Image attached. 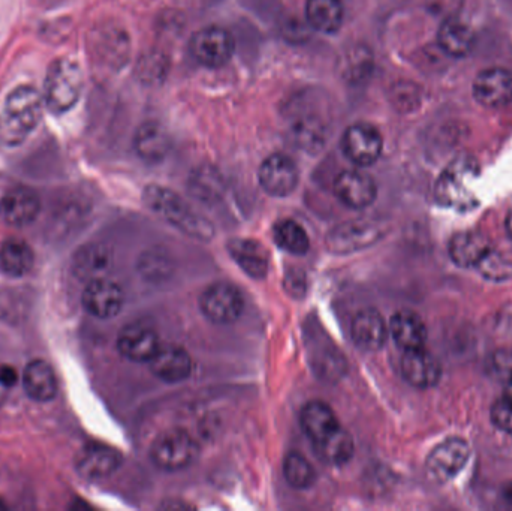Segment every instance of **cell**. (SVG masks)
Returning a JSON list of instances; mask_svg holds the SVG:
<instances>
[{
  "label": "cell",
  "instance_id": "obj_36",
  "mask_svg": "<svg viewBox=\"0 0 512 511\" xmlns=\"http://www.w3.org/2000/svg\"><path fill=\"white\" fill-rule=\"evenodd\" d=\"M492 422L496 428L512 434V395H505L493 404Z\"/></svg>",
  "mask_w": 512,
  "mask_h": 511
},
{
  "label": "cell",
  "instance_id": "obj_39",
  "mask_svg": "<svg viewBox=\"0 0 512 511\" xmlns=\"http://www.w3.org/2000/svg\"><path fill=\"white\" fill-rule=\"evenodd\" d=\"M396 101L399 102V105L402 108L414 107V105L417 104L418 101L417 92H415V89L412 86L399 87V92H397L396 95Z\"/></svg>",
  "mask_w": 512,
  "mask_h": 511
},
{
  "label": "cell",
  "instance_id": "obj_9",
  "mask_svg": "<svg viewBox=\"0 0 512 511\" xmlns=\"http://www.w3.org/2000/svg\"><path fill=\"white\" fill-rule=\"evenodd\" d=\"M258 179L267 194L286 197L297 188L300 173L297 164L289 156L274 153L262 162Z\"/></svg>",
  "mask_w": 512,
  "mask_h": 511
},
{
  "label": "cell",
  "instance_id": "obj_27",
  "mask_svg": "<svg viewBox=\"0 0 512 511\" xmlns=\"http://www.w3.org/2000/svg\"><path fill=\"white\" fill-rule=\"evenodd\" d=\"M110 264L111 255L105 246L86 245L75 254L72 270L81 281L92 282L105 278Z\"/></svg>",
  "mask_w": 512,
  "mask_h": 511
},
{
  "label": "cell",
  "instance_id": "obj_16",
  "mask_svg": "<svg viewBox=\"0 0 512 511\" xmlns=\"http://www.w3.org/2000/svg\"><path fill=\"white\" fill-rule=\"evenodd\" d=\"M41 201L35 191L26 186L9 189L0 201V215L11 227H26L38 218Z\"/></svg>",
  "mask_w": 512,
  "mask_h": 511
},
{
  "label": "cell",
  "instance_id": "obj_23",
  "mask_svg": "<svg viewBox=\"0 0 512 511\" xmlns=\"http://www.w3.org/2000/svg\"><path fill=\"white\" fill-rule=\"evenodd\" d=\"M228 251L251 278L261 279L267 275L270 255L262 243L251 239H237L228 243Z\"/></svg>",
  "mask_w": 512,
  "mask_h": 511
},
{
  "label": "cell",
  "instance_id": "obj_35",
  "mask_svg": "<svg viewBox=\"0 0 512 511\" xmlns=\"http://www.w3.org/2000/svg\"><path fill=\"white\" fill-rule=\"evenodd\" d=\"M489 372L498 383L512 387V350H498L490 356Z\"/></svg>",
  "mask_w": 512,
  "mask_h": 511
},
{
  "label": "cell",
  "instance_id": "obj_29",
  "mask_svg": "<svg viewBox=\"0 0 512 511\" xmlns=\"http://www.w3.org/2000/svg\"><path fill=\"white\" fill-rule=\"evenodd\" d=\"M35 255L32 248L20 239H8L0 246V269L12 278H21L32 270Z\"/></svg>",
  "mask_w": 512,
  "mask_h": 511
},
{
  "label": "cell",
  "instance_id": "obj_17",
  "mask_svg": "<svg viewBox=\"0 0 512 511\" xmlns=\"http://www.w3.org/2000/svg\"><path fill=\"white\" fill-rule=\"evenodd\" d=\"M402 374L411 386L417 389H430L438 384L442 369L438 359L429 351H405L402 359Z\"/></svg>",
  "mask_w": 512,
  "mask_h": 511
},
{
  "label": "cell",
  "instance_id": "obj_19",
  "mask_svg": "<svg viewBox=\"0 0 512 511\" xmlns=\"http://www.w3.org/2000/svg\"><path fill=\"white\" fill-rule=\"evenodd\" d=\"M451 260L457 266L477 267L486 260L487 255L492 252L490 242L484 234L478 231H462L451 239L450 248Z\"/></svg>",
  "mask_w": 512,
  "mask_h": 511
},
{
  "label": "cell",
  "instance_id": "obj_31",
  "mask_svg": "<svg viewBox=\"0 0 512 511\" xmlns=\"http://www.w3.org/2000/svg\"><path fill=\"white\" fill-rule=\"evenodd\" d=\"M315 450L322 461L330 465H343L354 455V440L351 434L340 426L333 434L315 443Z\"/></svg>",
  "mask_w": 512,
  "mask_h": 511
},
{
  "label": "cell",
  "instance_id": "obj_26",
  "mask_svg": "<svg viewBox=\"0 0 512 511\" xmlns=\"http://www.w3.org/2000/svg\"><path fill=\"white\" fill-rule=\"evenodd\" d=\"M438 42L448 56L465 57L474 50L475 33L459 18H447L439 29Z\"/></svg>",
  "mask_w": 512,
  "mask_h": 511
},
{
  "label": "cell",
  "instance_id": "obj_37",
  "mask_svg": "<svg viewBox=\"0 0 512 511\" xmlns=\"http://www.w3.org/2000/svg\"><path fill=\"white\" fill-rule=\"evenodd\" d=\"M430 11L435 15H441L444 20L456 17V12L462 8L463 0H427Z\"/></svg>",
  "mask_w": 512,
  "mask_h": 511
},
{
  "label": "cell",
  "instance_id": "obj_41",
  "mask_svg": "<svg viewBox=\"0 0 512 511\" xmlns=\"http://www.w3.org/2000/svg\"><path fill=\"white\" fill-rule=\"evenodd\" d=\"M507 231H508V234H510V237L512 239V213L510 216H508V219H507Z\"/></svg>",
  "mask_w": 512,
  "mask_h": 511
},
{
  "label": "cell",
  "instance_id": "obj_34",
  "mask_svg": "<svg viewBox=\"0 0 512 511\" xmlns=\"http://www.w3.org/2000/svg\"><path fill=\"white\" fill-rule=\"evenodd\" d=\"M286 482L295 489H309L315 483L316 473L310 462L298 453H289L283 462Z\"/></svg>",
  "mask_w": 512,
  "mask_h": 511
},
{
  "label": "cell",
  "instance_id": "obj_6",
  "mask_svg": "<svg viewBox=\"0 0 512 511\" xmlns=\"http://www.w3.org/2000/svg\"><path fill=\"white\" fill-rule=\"evenodd\" d=\"M201 311L216 324H230L239 320L245 309V300L239 288L225 282L210 285L200 299Z\"/></svg>",
  "mask_w": 512,
  "mask_h": 511
},
{
  "label": "cell",
  "instance_id": "obj_33",
  "mask_svg": "<svg viewBox=\"0 0 512 511\" xmlns=\"http://www.w3.org/2000/svg\"><path fill=\"white\" fill-rule=\"evenodd\" d=\"M274 242L283 251L289 252L294 255H304L309 251V236H307L304 228L292 219H285L280 221L274 227Z\"/></svg>",
  "mask_w": 512,
  "mask_h": 511
},
{
  "label": "cell",
  "instance_id": "obj_25",
  "mask_svg": "<svg viewBox=\"0 0 512 511\" xmlns=\"http://www.w3.org/2000/svg\"><path fill=\"white\" fill-rule=\"evenodd\" d=\"M301 426L304 434L313 441V444L327 438L340 428L334 411L321 401L309 402L301 413Z\"/></svg>",
  "mask_w": 512,
  "mask_h": 511
},
{
  "label": "cell",
  "instance_id": "obj_30",
  "mask_svg": "<svg viewBox=\"0 0 512 511\" xmlns=\"http://www.w3.org/2000/svg\"><path fill=\"white\" fill-rule=\"evenodd\" d=\"M306 18L318 32H337L343 23L342 0H307Z\"/></svg>",
  "mask_w": 512,
  "mask_h": 511
},
{
  "label": "cell",
  "instance_id": "obj_8",
  "mask_svg": "<svg viewBox=\"0 0 512 511\" xmlns=\"http://www.w3.org/2000/svg\"><path fill=\"white\" fill-rule=\"evenodd\" d=\"M385 231L370 221H351L340 224L327 234V249L333 254L345 255L372 246Z\"/></svg>",
  "mask_w": 512,
  "mask_h": 511
},
{
  "label": "cell",
  "instance_id": "obj_5",
  "mask_svg": "<svg viewBox=\"0 0 512 511\" xmlns=\"http://www.w3.org/2000/svg\"><path fill=\"white\" fill-rule=\"evenodd\" d=\"M189 48L192 56L201 65L221 68L233 57L234 39L228 30L219 26H209L194 33Z\"/></svg>",
  "mask_w": 512,
  "mask_h": 511
},
{
  "label": "cell",
  "instance_id": "obj_38",
  "mask_svg": "<svg viewBox=\"0 0 512 511\" xmlns=\"http://www.w3.org/2000/svg\"><path fill=\"white\" fill-rule=\"evenodd\" d=\"M17 372L11 366L0 365V405L5 404L12 387L17 384Z\"/></svg>",
  "mask_w": 512,
  "mask_h": 511
},
{
  "label": "cell",
  "instance_id": "obj_40",
  "mask_svg": "<svg viewBox=\"0 0 512 511\" xmlns=\"http://www.w3.org/2000/svg\"><path fill=\"white\" fill-rule=\"evenodd\" d=\"M505 501H507V503L512 507V486L505 489Z\"/></svg>",
  "mask_w": 512,
  "mask_h": 511
},
{
  "label": "cell",
  "instance_id": "obj_21",
  "mask_svg": "<svg viewBox=\"0 0 512 511\" xmlns=\"http://www.w3.org/2000/svg\"><path fill=\"white\" fill-rule=\"evenodd\" d=\"M388 332L403 351L420 350L427 341L423 320L411 311H399L391 318Z\"/></svg>",
  "mask_w": 512,
  "mask_h": 511
},
{
  "label": "cell",
  "instance_id": "obj_15",
  "mask_svg": "<svg viewBox=\"0 0 512 511\" xmlns=\"http://www.w3.org/2000/svg\"><path fill=\"white\" fill-rule=\"evenodd\" d=\"M161 347L158 333L144 324H129L117 338L120 354L132 362H150Z\"/></svg>",
  "mask_w": 512,
  "mask_h": 511
},
{
  "label": "cell",
  "instance_id": "obj_18",
  "mask_svg": "<svg viewBox=\"0 0 512 511\" xmlns=\"http://www.w3.org/2000/svg\"><path fill=\"white\" fill-rule=\"evenodd\" d=\"M351 335L355 345L364 351H378L388 338L384 317L375 309H364L352 320Z\"/></svg>",
  "mask_w": 512,
  "mask_h": 511
},
{
  "label": "cell",
  "instance_id": "obj_22",
  "mask_svg": "<svg viewBox=\"0 0 512 511\" xmlns=\"http://www.w3.org/2000/svg\"><path fill=\"white\" fill-rule=\"evenodd\" d=\"M23 386L27 395L38 402L51 401L59 390L56 374L44 360H33L24 368Z\"/></svg>",
  "mask_w": 512,
  "mask_h": 511
},
{
  "label": "cell",
  "instance_id": "obj_32",
  "mask_svg": "<svg viewBox=\"0 0 512 511\" xmlns=\"http://www.w3.org/2000/svg\"><path fill=\"white\" fill-rule=\"evenodd\" d=\"M469 174H472V167L468 162L463 165H453L450 170L445 171L436 188L439 201L451 206H456L459 201H465L462 192Z\"/></svg>",
  "mask_w": 512,
  "mask_h": 511
},
{
  "label": "cell",
  "instance_id": "obj_24",
  "mask_svg": "<svg viewBox=\"0 0 512 511\" xmlns=\"http://www.w3.org/2000/svg\"><path fill=\"white\" fill-rule=\"evenodd\" d=\"M134 144L138 156L147 162L162 161L171 149L170 135L164 126L156 122L141 125L135 134Z\"/></svg>",
  "mask_w": 512,
  "mask_h": 511
},
{
  "label": "cell",
  "instance_id": "obj_12",
  "mask_svg": "<svg viewBox=\"0 0 512 511\" xmlns=\"http://www.w3.org/2000/svg\"><path fill=\"white\" fill-rule=\"evenodd\" d=\"M475 101L486 108H501L512 101V74L504 68L481 71L472 84Z\"/></svg>",
  "mask_w": 512,
  "mask_h": 511
},
{
  "label": "cell",
  "instance_id": "obj_10",
  "mask_svg": "<svg viewBox=\"0 0 512 511\" xmlns=\"http://www.w3.org/2000/svg\"><path fill=\"white\" fill-rule=\"evenodd\" d=\"M469 456H471V449L466 441L450 438L430 453L427 458V473L436 482H448L465 468Z\"/></svg>",
  "mask_w": 512,
  "mask_h": 511
},
{
  "label": "cell",
  "instance_id": "obj_4",
  "mask_svg": "<svg viewBox=\"0 0 512 511\" xmlns=\"http://www.w3.org/2000/svg\"><path fill=\"white\" fill-rule=\"evenodd\" d=\"M198 446L194 438L182 429H171L153 441L150 459L164 471H180L197 459Z\"/></svg>",
  "mask_w": 512,
  "mask_h": 511
},
{
  "label": "cell",
  "instance_id": "obj_14",
  "mask_svg": "<svg viewBox=\"0 0 512 511\" xmlns=\"http://www.w3.org/2000/svg\"><path fill=\"white\" fill-rule=\"evenodd\" d=\"M122 465V455L113 447L92 443L84 446L75 458L78 474L87 480H101L116 473Z\"/></svg>",
  "mask_w": 512,
  "mask_h": 511
},
{
  "label": "cell",
  "instance_id": "obj_28",
  "mask_svg": "<svg viewBox=\"0 0 512 511\" xmlns=\"http://www.w3.org/2000/svg\"><path fill=\"white\" fill-rule=\"evenodd\" d=\"M292 141L307 152H319L327 141V128L318 116L300 114L291 123Z\"/></svg>",
  "mask_w": 512,
  "mask_h": 511
},
{
  "label": "cell",
  "instance_id": "obj_2",
  "mask_svg": "<svg viewBox=\"0 0 512 511\" xmlns=\"http://www.w3.org/2000/svg\"><path fill=\"white\" fill-rule=\"evenodd\" d=\"M144 203L152 212L192 239L209 242L215 237V228L210 221L195 212L179 194L171 189L158 185L147 186L144 189Z\"/></svg>",
  "mask_w": 512,
  "mask_h": 511
},
{
  "label": "cell",
  "instance_id": "obj_1",
  "mask_svg": "<svg viewBox=\"0 0 512 511\" xmlns=\"http://www.w3.org/2000/svg\"><path fill=\"white\" fill-rule=\"evenodd\" d=\"M44 105V96L35 87H15L0 113V143L8 147L24 143L41 122Z\"/></svg>",
  "mask_w": 512,
  "mask_h": 511
},
{
  "label": "cell",
  "instance_id": "obj_11",
  "mask_svg": "<svg viewBox=\"0 0 512 511\" xmlns=\"http://www.w3.org/2000/svg\"><path fill=\"white\" fill-rule=\"evenodd\" d=\"M84 309L99 320H110L122 311L125 296L116 282L107 278L87 282L81 297Z\"/></svg>",
  "mask_w": 512,
  "mask_h": 511
},
{
  "label": "cell",
  "instance_id": "obj_13",
  "mask_svg": "<svg viewBox=\"0 0 512 511\" xmlns=\"http://www.w3.org/2000/svg\"><path fill=\"white\" fill-rule=\"evenodd\" d=\"M334 194L351 209H366L378 195L375 180L358 170L342 171L334 180Z\"/></svg>",
  "mask_w": 512,
  "mask_h": 511
},
{
  "label": "cell",
  "instance_id": "obj_20",
  "mask_svg": "<svg viewBox=\"0 0 512 511\" xmlns=\"http://www.w3.org/2000/svg\"><path fill=\"white\" fill-rule=\"evenodd\" d=\"M149 363L153 374L167 383H180L186 380L192 371L191 357L179 347L159 348Z\"/></svg>",
  "mask_w": 512,
  "mask_h": 511
},
{
  "label": "cell",
  "instance_id": "obj_7",
  "mask_svg": "<svg viewBox=\"0 0 512 511\" xmlns=\"http://www.w3.org/2000/svg\"><path fill=\"white\" fill-rule=\"evenodd\" d=\"M343 155L360 165V167H369L378 161L384 147L381 132L369 123H355L346 129L342 137Z\"/></svg>",
  "mask_w": 512,
  "mask_h": 511
},
{
  "label": "cell",
  "instance_id": "obj_3",
  "mask_svg": "<svg viewBox=\"0 0 512 511\" xmlns=\"http://www.w3.org/2000/svg\"><path fill=\"white\" fill-rule=\"evenodd\" d=\"M83 90V74L80 65L68 57H60L51 63L45 77V107L54 114H63L74 108Z\"/></svg>",
  "mask_w": 512,
  "mask_h": 511
}]
</instances>
